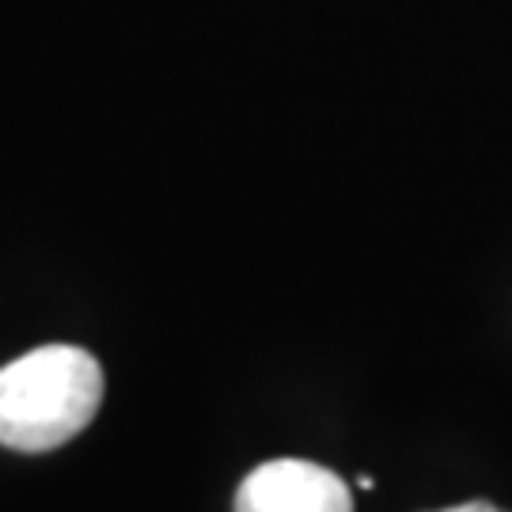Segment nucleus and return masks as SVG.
<instances>
[{
	"mask_svg": "<svg viewBox=\"0 0 512 512\" xmlns=\"http://www.w3.org/2000/svg\"><path fill=\"white\" fill-rule=\"evenodd\" d=\"M103 403V368L80 346H38L0 368V444L54 452L92 425Z\"/></svg>",
	"mask_w": 512,
	"mask_h": 512,
	"instance_id": "f257e3e1",
	"label": "nucleus"
},
{
	"mask_svg": "<svg viewBox=\"0 0 512 512\" xmlns=\"http://www.w3.org/2000/svg\"><path fill=\"white\" fill-rule=\"evenodd\" d=\"M236 512H353V494L323 463L270 459L243 478Z\"/></svg>",
	"mask_w": 512,
	"mask_h": 512,
	"instance_id": "f03ea898",
	"label": "nucleus"
},
{
	"mask_svg": "<svg viewBox=\"0 0 512 512\" xmlns=\"http://www.w3.org/2000/svg\"><path fill=\"white\" fill-rule=\"evenodd\" d=\"M440 512H505L490 505V501H467V505H456V509H440Z\"/></svg>",
	"mask_w": 512,
	"mask_h": 512,
	"instance_id": "7ed1b4c3",
	"label": "nucleus"
},
{
	"mask_svg": "<svg viewBox=\"0 0 512 512\" xmlns=\"http://www.w3.org/2000/svg\"><path fill=\"white\" fill-rule=\"evenodd\" d=\"M357 486H361V490H372V486H376V478H372V475H361V478H357Z\"/></svg>",
	"mask_w": 512,
	"mask_h": 512,
	"instance_id": "20e7f679",
	"label": "nucleus"
}]
</instances>
